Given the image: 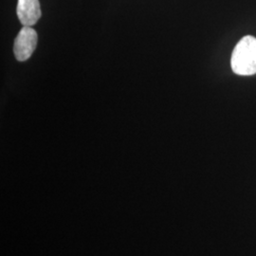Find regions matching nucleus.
<instances>
[{"mask_svg":"<svg viewBox=\"0 0 256 256\" xmlns=\"http://www.w3.org/2000/svg\"><path fill=\"white\" fill-rule=\"evenodd\" d=\"M37 39V32L34 28L27 26L21 28L14 44V54L16 60L24 62L30 59L36 48Z\"/></svg>","mask_w":256,"mask_h":256,"instance_id":"obj_2","label":"nucleus"},{"mask_svg":"<svg viewBox=\"0 0 256 256\" xmlns=\"http://www.w3.org/2000/svg\"><path fill=\"white\" fill-rule=\"evenodd\" d=\"M230 66L232 72L240 76L256 74V38L244 36L234 48Z\"/></svg>","mask_w":256,"mask_h":256,"instance_id":"obj_1","label":"nucleus"},{"mask_svg":"<svg viewBox=\"0 0 256 256\" xmlns=\"http://www.w3.org/2000/svg\"><path fill=\"white\" fill-rule=\"evenodd\" d=\"M16 14L23 26L36 25L42 16L39 0H18Z\"/></svg>","mask_w":256,"mask_h":256,"instance_id":"obj_3","label":"nucleus"}]
</instances>
